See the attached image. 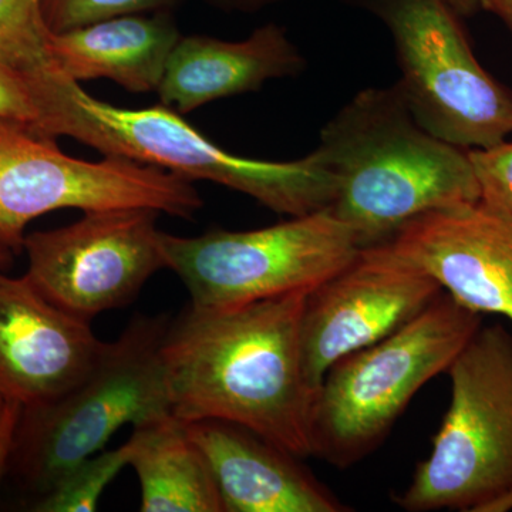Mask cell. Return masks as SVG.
Here are the masks:
<instances>
[{"instance_id":"cell-1","label":"cell","mask_w":512,"mask_h":512,"mask_svg":"<svg viewBox=\"0 0 512 512\" xmlns=\"http://www.w3.org/2000/svg\"><path fill=\"white\" fill-rule=\"evenodd\" d=\"M308 292L222 309L188 305L163 343L171 412L254 431L296 457L312 456L313 389L303 365Z\"/></svg>"},{"instance_id":"cell-3","label":"cell","mask_w":512,"mask_h":512,"mask_svg":"<svg viewBox=\"0 0 512 512\" xmlns=\"http://www.w3.org/2000/svg\"><path fill=\"white\" fill-rule=\"evenodd\" d=\"M42 137H72L104 157L154 165L188 181L205 180L254 198L276 214L299 217L335 201L338 180L318 151L292 161L229 153L163 104L121 109L94 99L57 73L37 94Z\"/></svg>"},{"instance_id":"cell-15","label":"cell","mask_w":512,"mask_h":512,"mask_svg":"<svg viewBox=\"0 0 512 512\" xmlns=\"http://www.w3.org/2000/svg\"><path fill=\"white\" fill-rule=\"evenodd\" d=\"M305 67L301 50L276 23L238 42L181 36L156 93L160 104L183 116L211 101L258 92L269 80L298 76Z\"/></svg>"},{"instance_id":"cell-25","label":"cell","mask_w":512,"mask_h":512,"mask_svg":"<svg viewBox=\"0 0 512 512\" xmlns=\"http://www.w3.org/2000/svg\"><path fill=\"white\" fill-rule=\"evenodd\" d=\"M218 8L225 10H238V12L252 13L274 5L279 0H210Z\"/></svg>"},{"instance_id":"cell-9","label":"cell","mask_w":512,"mask_h":512,"mask_svg":"<svg viewBox=\"0 0 512 512\" xmlns=\"http://www.w3.org/2000/svg\"><path fill=\"white\" fill-rule=\"evenodd\" d=\"M192 181L126 158L66 156L55 138L0 124V244L23 249L29 222L59 210L150 208L191 220L201 210Z\"/></svg>"},{"instance_id":"cell-28","label":"cell","mask_w":512,"mask_h":512,"mask_svg":"<svg viewBox=\"0 0 512 512\" xmlns=\"http://www.w3.org/2000/svg\"><path fill=\"white\" fill-rule=\"evenodd\" d=\"M512 510V494L510 497L505 498L503 503L500 504V507H498L497 512H505Z\"/></svg>"},{"instance_id":"cell-12","label":"cell","mask_w":512,"mask_h":512,"mask_svg":"<svg viewBox=\"0 0 512 512\" xmlns=\"http://www.w3.org/2000/svg\"><path fill=\"white\" fill-rule=\"evenodd\" d=\"M454 301L512 323V215L483 201L453 205L407 222L390 239Z\"/></svg>"},{"instance_id":"cell-4","label":"cell","mask_w":512,"mask_h":512,"mask_svg":"<svg viewBox=\"0 0 512 512\" xmlns=\"http://www.w3.org/2000/svg\"><path fill=\"white\" fill-rule=\"evenodd\" d=\"M170 320L138 316L69 392L23 407L10 468L25 487L43 497L121 427L173 416L163 359Z\"/></svg>"},{"instance_id":"cell-27","label":"cell","mask_w":512,"mask_h":512,"mask_svg":"<svg viewBox=\"0 0 512 512\" xmlns=\"http://www.w3.org/2000/svg\"><path fill=\"white\" fill-rule=\"evenodd\" d=\"M13 252L6 248L5 245L0 244V269H6L12 264ZM5 400L0 397V410H2Z\"/></svg>"},{"instance_id":"cell-14","label":"cell","mask_w":512,"mask_h":512,"mask_svg":"<svg viewBox=\"0 0 512 512\" xmlns=\"http://www.w3.org/2000/svg\"><path fill=\"white\" fill-rule=\"evenodd\" d=\"M185 424L210 464L225 512L350 511L298 457L254 431L221 420Z\"/></svg>"},{"instance_id":"cell-24","label":"cell","mask_w":512,"mask_h":512,"mask_svg":"<svg viewBox=\"0 0 512 512\" xmlns=\"http://www.w3.org/2000/svg\"><path fill=\"white\" fill-rule=\"evenodd\" d=\"M478 10L493 13L512 35V0H476Z\"/></svg>"},{"instance_id":"cell-5","label":"cell","mask_w":512,"mask_h":512,"mask_svg":"<svg viewBox=\"0 0 512 512\" xmlns=\"http://www.w3.org/2000/svg\"><path fill=\"white\" fill-rule=\"evenodd\" d=\"M483 315L441 292L392 335L330 367L312 409V456L355 466L389 436L416 393L447 372Z\"/></svg>"},{"instance_id":"cell-11","label":"cell","mask_w":512,"mask_h":512,"mask_svg":"<svg viewBox=\"0 0 512 512\" xmlns=\"http://www.w3.org/2000/svg\"><path fill=\"white\" fill-rule=\"evenodd\" d=\"M443 292L390 242L362 247L338 274L308 292L301 319L303 365L318 392L340 359L392 335Z\"/></svg>"},{"instance_id":"cell-26","label":"cell","mask_w":512,"mask_h":512,"mask_svg":"<svg viewBox=\"0 0 512 512\" xmlns=\"http://www.w3.org/2000/svg\"><path fill=\"white\" fill-rule=\"evenodd\" d=\"M460 18H470L478 12L476 0H447Z\"/></svg>"},{"instance_id":"cell-8","label":"cell","mask_w":512,"mask_h":512,"mask_svg":"<svg viewBox=\"0 0 512 512\" xmlns=\"http://www.w3.org/2000/svg\"><path fill=\"white\" fill-rule=\"evenodd\" d=\"M167 269L190 305L222 309L295 292H311L355 258V232L330 208L271 227L212 229L200 237H161Z\"/></svg>"},{"instance_id":"cell-20","label":"cell","mask_w":512,"mask_h":512,"mask_svg":"<svg viewBox=\"0 0 512 512\" xmlns=\"http://www.w3.org/2000/svg\"><path fill=\"white\" fill-rule=\"evenodd\" d=\"M181 2L183 0H45L43 16L50 32L60 33L114 16L171 10Z\"/></svg>"},{"instance_id":"cell-2","label":"cell","mask_w":512,"mask_h":512,"mask_svg":"<svg viewBox=\"0 0 512 512\" xmlns=\"http://www.w3.org/2000/svg\"><path fill=\"white\" fill-rule=\"evenodd\" d=\"M316 151L338 180L330 210L362 247L427 212L481 200L468 150L424 130L396 83L356 93L320 130Z\"/></svg>"},{"instance_id":"cell-21","label":"cell","mask_w":512,"mask_h":512,"mask_svg":"<svg viewBox=\"0 0 512 512\" xmlns=\"http://www.w3.org/2000/svg\"><path fill=\"white\" fill-rule=\"evenodd\" d=\"M480 187L481 201L512 215V141L468 150Z\"/></svg>"},{"instance_id":"cell-23","label":"cell","mask_w":512,"mask_h":512,"mask_svg":"<svg viewBox=\"0 0 512 512\" xmlns=\"http://www.w3.org/2000/svg\"><path fill=\"white\" fill-rule=\"evenodd\" d=\"M22 412V404L13 400H5L0 410V484L10 468Z\"/></svg>"},{"instance_id":"cell-17","label":"cell","mask_w":512,"mask_h":512,"mask_svg":"<svg viewBox=\"0 0 512 512\" xmlns=\"http://www.w3.org/2000/svg\"><path fill=\"white\" fill-rule=\"evenodd\" d=\"M141 488V512H225L207 458L170 416L134 429L130 437Z\"/></svg>"},{"instance_id":"cell-13","label":"cell","mask_w":512,"mask_h":512,"mask_svg":"<svg viewBox=\"0 0 512 512\" xmlns=\"http://www.w3.org/2000/svg\"><path fill=\"white\" fill-rule=\"evenodd\" d=\"M106 348L92 325L47 301L28 278L0 269V397L23 407L52 402Z\"/></svg>"},{"instance_id":"cell-18","label":"cell","mask_w":512,"mask_h":512,"mask_svg":"<svg viewBox=\"0 0 512 512\" xmlns=\"http://www.w3.org/2000/svg\"><path fill=\"white\" fill-rule=\"evenodd\" d=\"M45 0H0V63L28 80L33 93L57 72L49 53Z\"/></svg>"},{"instance_id":"cell-16","label":"cell","mask_w":512,"mask_h":512,"mask_svg":"<svg viewBox=\"0 0 512 512\" xmlns=\"http://www.w3.org/2000/svg\"><path fill=\"white\" fill-rule=\"evenodd\" d=\"M181 36L171 10L131 13L50 32L49 53L73 82L109 79L130 93H156Z\"/></svg>"},{"instance_id":"cell-10","label":"cell","mask_w":512,"mask_h":512,"mask_svg":"<svg viewBox=\"0 0 512 512\" xmlns=\"http://www.w3.org/2000/svg\"><path fill=\"white\" fill-rule=\"evenodd\" d=\"M158 214L150 208L89 211L67 227L32 232L23 242L26 278L47 301L86 322L123 308L167 269Z\"/></svg>"},{"instance_id":"cell-19","label":"cell","mask_w":512,"mask_h":512,"mask_svg":"<svg viewBox=\"0 0 512 512\" xmlns=\"http://www.w3.org/2000/svg\"><path fill=\"white\" fill-rule=\"evenodd\" d=\"M133 444L114 450H103L73 467L55 487L39 498L33 510L39 512H93L99 507L101 495L130 466Z\"/></svg>"},{"instance_id":"cell-22","label":"cell","mask_w":512,"mask_h":512,"mask_svg":"<svg viewBox=\"0 0 512 512\" xmlns=\"http://www.w3.org/2000/svg\"><path fill=\"white\" fill-rule=\"evenodd\" d=\"M40 109L28 80L0 63V124L28 128L37 134Z\"/></svg>"},{"instance_id":"cell-6","label":"cell","mask_w":512,"mask_h":512,"mask_svg":"<svg viewBox=\"0 0 512 512\" xmlns=\"http://www.w3.org/2000/svg\"><path fill=\"white\" fill-rule=\"evenodd\" d=\"M447 373L450 407L396 504L409 512H497L512 494L511 333L481 325Z\"/></svg>"},{"instance_id":"cell-7","label":"cell","mask_w":512,"mask_h":512,"mask_svg":"<svg viewBox=\"0 0 512 512\" xmlns=\"http://www.w3.org/2000/svg\"><path fill=\"white\" fill-rule=\"evenodd\" d=\"M392 36L399 87L424 130L466 150L512 136V90L474 55L447 0H357Z\"/></svg>"}]
</instances>
